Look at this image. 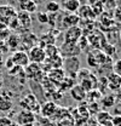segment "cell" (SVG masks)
<instances>
[{"instance_id":"cell-16","label":"cell","mask_w":121,"mask_h":126,"mask_svg":"<svg viewBox=\"0 0 121 126\" xmlns=\"http://www.w3.org/2000/svg\"><path fill=\"white\" fill-rule=\"evenodd\" d=\"M80 19H86V21H93L96 18V15L93 14L90 5H81L77 10V14Z\"/></svg>"},{"instance_id":"cell-1","label":"cell","mask_w":121,"mask_h":126,"mask_svg":"<svg viewBox=\"0 0 121 126\" xmlns=\"http://www.w3.org/2000/svg\"><path fill=\"white\" fill-rule=\"evenodd\" d=\"M63 70L65 73V77L76 78L77 72L80 70V61L77 57H69L63 60Z\"/></svg>"},{"instance_id":"cell-8","label":"cell","mask_w":121,"mask_h":126,"mask_svg":"<svg viewBox=\"0 0 121 126\" xmlns=\"http://www.w3.org/2000/svg\"><path fill=\"white\" fill-rule=\"evenodd\" d=\"M82 36V29L76 26V27H70L68 29H65L64 33V41L65 43H76L79 41V39Z\"/></svg>"},{"instance_id":"cell-2","label":"cell","mask_w":121,"mask_h":126,"mask_svg":"<svg viewBox=\"0 0 121 126\" xmlns=\"http://www.w3.org/2000/svg\"><path fill=\"white\" fill-rule=\"evenodd\" d=\"M60 55L63 58H69V57H77L81 53V48L76 43H65L63 41V44L60 47Z\"/></svg>"},{"instance_id":"cell-7","label":"cell","mask_w":121,"mask_h":126,"mask_svg":"<svg viewBox=\"0 0 121 126\" xmlns=\"http://www.w3.org/2000/svg\"><path fill=\"white\" fill-rule=\"evenodd\" d=\"M19 104H21V107L24 110H29L31 113L40 111V106L38 103V99H36V97L34 94H27L23 99H21Z\"/></svg>"},{"instance_id":"cell-42","label":"cell","mask_w":121,"mask_h":126,"mask_svg":"<svg viewBox=\"0 0 121 126\" xmlns=\"http://www.w3.org/2000/svg\"><path fill=\"white\" fill-rule=\"evenodd\" d=\"M116 1H118V5H119V4L121 2V0H116Z\"/></svg>"},{"instance_id":"cell-6","label":"cell","mask_w":121,"mask_h":126,"mask_svg":"<svg viewBox=\"0 0 121 126\" xmlns=\"http://www.w3.org/2000/svg\"><path fill=\"white\" fill-rule=\"evenodd\" d=\"M28 58L30 63H38V64H43L46 60V53L45 50L40 46H34L29 50L28 53Z\"/></svg>"},{"instance_id":"cell-20","label":"cell","mask_w":121,"mask_h":126,"mask_svg":"<svg viewBox=\"0 0 121 126\" xmlns=\"http://www.w3.org/2000/svg\"><path fill=\"white\" fill-rule=\"evenodd\" d=\"M14 107V103H12V99L5 94H0V111H9V110L12 109Z\"/></svg>"},{"instance_id":"cell-21","label":"cell","mask_w":121,"mask_h":126,"mask_svg":"<svg viewBox=\"0 0 121 126\" xmlns=\"http://www.w3.org/2000/svg\"><path fill=\"white\" fill-rule=\"evenodd\" d=\"M96 121L99 126L104 125L106 123L111 121V114L109 111H106V110H101L96 114Z\"/></svg>"},{"instance_id":"cell-13","label":"cell","mask_w":121,"mask_h":126,"mask_svg":"<svg viewBox=\"0 0 121 126\" xmlns=\"http://www.w3.org/2000/svg\"><path fill=\"white\" fill-rule=\"evenodd\" d=\"M80 18L76 14H67V15L63 16V19H62V27L64 29H68L70 27H76L79 26L80 23Z\"/></svg>"},{"instance_id":"cell-39","label":"cell","mask_w":121,"mask_h":126,"mask_svg":"<svg viewBox=\"0 0 121 126\" xmlns=\"http://www.w3.org/2000/svg\"><path fill=\"white\" fill-rule=\"evenodd\" d=\"M2 85H4V79H2L1 77H0V89L2 87Z\"/></svg>"},{"instance_id":"cell-27","label":"cell","mask_w":121,"mask_h":126,"mask_svg":"<svg viewBox=\"0 0 121 126\" xmlns=\"http://www.w3.org/2000/svg\"><path fill=\"white\" fill-rule=\"evenodd\" d=\"M102 96H103V94H102L98 89H96V90H92V91H90V92H87L86 98H89L90 102H97L98 99L102 98Z\"/></svg>"},{"instance_id":"cell-18","label":"cell","mask_w":121,"mask_h":126,"mask_svg":"<svg viewBox=\"0 0 121 126\" xmlns=\"http://www.w3.org/2000/svg\"><path fill=\"white\" fill-rule=\"evenodd\" d=\"M86 91L79 85L75 84L72 89H70V96L73 97V99H75L77 102H84L86 99Z\"/></svg>"},{"instance_id":"cell-38","label":"cell","mask_w":121,"mask_h":126,"mask_svg":"<svg viewBox=\"0 0 121 126\" xmlns=\"http://www.w3.org/2000/svg\"><path fill=\"white\" fill-rule=\"evenodd\" d=\"M89 126H99L98 124H97V121H96V124L93 123V120H91L90 123H89Z\"/></svg>"},{"instance_id":"cell-12","label":"cell","mask_w":121,"mask_h":126,"mask_svg":"<svg viewBox=\"0 0 121 126\" xmlns=\"http://www.w3.org/2000/svg\"><path fill=\"white\" fill-rule=\"evenodd\" d=\"M79 85H80V86L86 91V94H87V92H90V91H92V90H96V89H97L98 79H96V77L91 73L87 78L82 79V80L79 82Z\"/></svg>"},{"instance_id":"cell-40","label":"cell","mask_w":121,"mask_h":126,"mask_svg":"<svg viewBox=\"0 0 121 126\" xmlns=\"http://www.w3.org/2000/svg\"><path fill=\"white\" fill-rule=\"evenodd\" d=\"M102 126H114V125L111 124V121H109V123H106V124H104V125H102Z\"/></svg>"},{"instance_id":"cell-34","label":"cell","mask_w":121,"mask_h":126,"mask_svg":"<svg viewBox=\"0 0 121 126\" xmlns=\"http://www.w3.org/2000/svg\"><path fill=\"white\" fill-rule=\"evenodd\" d=\"M113 73H115V74L121 77V58L116 60L113 63Z\"/></svg>"},{"instance_id":"cell-25","label":"cell","mask_w":121,"mask_h":126,"mask_svg":"<svg viewBox=\"0 0 121 126\" xmlns=\"http://www.w3.org/2000/svg\"><path fill=\"white\" fill-rule=\"evenodd\" d=\"M6 44H7V47H10L11 50H15L19 46V36H17L15 34H10V36L6 39Z\"/></svg>"},{"instance_id":"cell-4","label":"cell","mask_w":121,"mask_h":126,"mask_svg":"<svg viewBox=\"0 0 121 126\" xmlns=\"http://www.w3.org/2000/svg\"><path fill=\"white\" fill-rule=\"evenodd\" d=\"M24 73L27 78L33 79V80H39V81H43V78L45 75V73L43 72L41 64H38V63H29L24 68Z\"/></svg>"},{"instance_id":"cell-33","label":"cell","mask_w":121,"mask_h":126,"mask_svg":"<svg viewBox=\"0 0 121 126\" xmlns=\"http://www.w3.org/2000/svg\"><path fill=\"white\" fill-rule=\"evenodd\" d=\"M87 64H89V67H91V68H96V67H98L97 61H96V58H94L92 51H90V52L87 53Z\"/></svg>"},{"instance_id":"cell-10","label":"cell","mask_w":121,"mask_h":126,"mask_svg":"<svg viewBox=\"0 0 121 126\" xmlns=\"http://www.w3.org/2000/svg\"><path fill=\"white\" fill-rule=\"evenodd\" d=\"M11 60H12V62L15 63V65L22 67V68H26L30 63L29 58H28V53L26 51H22V50L15 51L14 55L11 56Z\"/></svg>"},{"instance_id":"cell-32","label":"cell","mask_w":121,"mask_h":126,"mask_svg":"<svg viewBox=\"0 0 121 126\" xmlns=\"http://www.w3.org/2000/svg\"><path fill=\"white\" fill-rule=\"evenodd\" d=\"M36 17H38V21H39L40 23H43V24L48 23V14L45 12V11H39Z\"/></svg>"},{"instance_id":"cell-31","label":"cell","mask_w":121,"mask_h":126,"mask_svg":"<svg viewBox=\"0 0 121 126\" xmlns=\"http://www.w3.org/2000/svg\"><path fill=\"white\" fill-rule=\"evenodd\" d=\"M113 19L118 23H121V6H115L113 9Z\"/></svg>"},{"instance_id":"cell-36","label":"cell","mask_w":121,"mask_h":126,"mask_svg":"<svg viewBox=\"0 0 121 126\" xmlns=\"http://www.w3.org/2000/svg\"><path fill=\"white\" fill-rule=\"evenodd\" d=\"M11 124H12V121L9 118H6V116L0 118V126H11Z\"/></svg>"},{"instance_id":"cell-29","label":"cell","mask_w":121,"mask_h":126,"mask_svg":"<svg viewBox=\"0 0 121 126\" xmlns=\"http://www.w3.org/2000/svg\"><path fill=\"white\" fill-rule=\"evenodd\" d=\"M87 110L90 115H96L98 111H101V104L98 102H90V104H87Z\"/></svg>"},{"instance_id":"cell-22","label":"cell","mask_w":121,"mask_h":126,"mask_svg":"<svg viewBox=\"0 0 121 126\" xmlns=\"http://www.w3.org/2000/svg\"><path fill=\"white\" fill-rule=\"evenodd\" d=\"M101 101V106L104 108H113L114 107V102H115V94H106V96H102Z\"/></svg>"},{"instance_id":"cell-37","label":"cell","mask_w":121,"mask_h":126,"mask_svg":"<svg viewBox=\"0 0 121 126\" xmlns=\"http://www.w3.org/2000/svg\"><path fill=\"white\" fill-rule=\"evenodd\" d=\"M5 65H6V68H7V70H11L14 67H15V63L12 62V60H11V57L10 58H7V61L5 62Z\"/></svg>"},{"instance_id":"cell-26","label":"cell","mask_w":121,"mask_h":126,"mask_svg":"<svg viewBox=\"0 0 121 126\" xmlns=\"http://www.w3.org/2000/svg\"><path fill=\"white\" fill-rule=\"evenodd\" d=\"M46 53V58H50V57H55L57 55H60V48L56 46V45H47L44 47Z\"/></svg>"},{"instance_id":"cell-11","label":"cell","mask_w":121,"mask_h":126,"mask_svg":"<svg viewBox=\"0 0 121 126\" xmlns=\"http://www.w3.org/2000/svg\"><path fill=\"white\" fill-rule=\"evenodd\" d=\"M57 108H58V106L53 101H47L40 107V114L43 115V118L51 119L53 116V114L56 113Z\"/></svg>"},{"instance_id":"cell-19","label":"cell","mask_w":121,"mask_h":126,"mask_svg":"<svg viewBox=\"0 0 121 126\" xmlns=\"http://www.w3.org/2000/svg\"><path fill=\"white\" fill-rule=\"evenodd\" d=\"M62 6L64 7L65 11H68V14H75L77 12L81 4H80V0H63Z\"/></svg>"},{"instance_id":"cell-14","label":"cell","mask_w":121,"mask_h":126,"mask_svg":"<svg viewBox=\"0 0 121 126\" xmlns=\"http://www.w3.org/2000/svg\"><path fill=\"white\" fill-rule=\"evenodd\" d=\"M17 19H18V22H19V27L21 28H23L24 32L29 31L30 26H31V17L28 12H26V11H18L17 12Z\"/></svg>"},{"instance_id":"cell-5","label":"cell","mask_w":121,"mask_h":126,"mask_svg":"<svg viewBox=\"0 0 121 126\" xmlns=\"http://www.w3.org/2000/svg\"><path fill=\"white\" fill-rule=\"evenodd\" d=\"M17 17V11L11 5H0V23L9 26V23Z\"/></svg>"},{"instance_id":"cell-35","label":"cell","mask_w":121,"mask_h":126,"mask_svg":"<svg viewBox=\"0 0 121 126\" xmlns=\"http://www.w3.org/2000/svg\"><path fill=\"white\" fill-rule=\"evenodd\" d=\"M111 124L114 126H121V115L111 116Z\"/></svg>"},{"instance_id":"cell-9","label":"cell","mask_w":121,"mask_h":126,"mask_svg":"<svg viewBox=\"0 0 121 126\" xmlns=\"http://www.w3.org/2000/svg\"><path fill=\"white\" fill-rule=\"evenodd\" d=\"M36 120L35 114L31 113L29 110H22L17 114V123L19 126H26V125H31L34 124V121Z\"/></svg>"},{"instance_id":"cell-17","label":"cell","mask_w":121,"mask_h":126,"mask_svg":"<svg viewBox=\"0 0 121 126\" xmlns=\"http://www.w3.org/2000/svg\"><path fill=\"white\" fill-rule=\"evenodd\" d=\"M106 80H108V87L110 90H116L119 91L121 89V77L115 74V73H110L106 75Z\"/></svg>"},{"instance_id":"cell-28","label":"cell","mask_w":121,"mask_h":126,"mask_svg":"<svg viewBox=\"0 0 121 126\" xmlns=\"http://www.w3.org/2000/svg\"><path fill=\"white\" fill-rule=\"evenodd\" d=\"M102 51L106 53L108 57H113L115 53H116V50H115V46L113 45V44H109V43H106V45L103 46V48H102Z\"/></svg>"},{"instance_id":"cell-23","label":"cell","mask_w":121,"mask_h":126,"mask_svg":"<svg viewBox=\"0 0 121 126\" xmlns=\"http://www.w3.org/2000/svg\"><path fill=\"white\" fill-rule=\"evenodd\" d=\"M75 85V79L74 78H70V77H65V78L63 79V81L60 82V87H58V91H63V90H70L73 86Z\"/></svg>"},{"instance_id":"cell-24","label":"cell","mask_w":121,"mask_h":126,"mask_svg":"<svg viewBox=\"0 0 121 126\" xmlns=\"http://www.w3.org/2000/svg\"><path fill=\"white\" fill-rule=\"evenodd\" d=\"M45 9H46L45 12H47V14H57L60 11V5L55 0H50L48 2H46Z\"/></svg>"},{"instance_id":"cell-3","label":"cell","mask_w":121,"mask_h":126,"mask_svg":"<svg viewBox=\"0 0 121 126\" xmlns=\"http://www.w3.org/2000/svg\"><path fill=\"white\" fill-rule=\"evenodd\" d=\"M87 38V40H89V44H90V46L92 48H94V50H102L103 46L106 45V36L102 33V32L99 31H93L91 33L89 36H86Z\"/></svg>"},{"instance_id":"cell-30","label":"cell","mask_w":121,"mask_h":126,"mask_svg":"<svg viewBox=\"0 0 121 126\" xmlns=\"http://www.w3.org/2000/svg\"><path fill=\"white\" fill-rule=\"evenodd\" d=\"M114 111L116 115H121V92L115 94V102H114Z\"/></svg>"},{"instance_id":"cell-15","label":"cell","mask_w":121,"mask_h":126,"mask_svg":"<svg viewBox=\"0 0 121 126\" xmlns=\"http://www.w3.org/2000/svg\"><path fill=\"white\" fill-rule=\"evenodd\" d=\"M46 78L48 79L50 81H52L55 85H60V82L63 81V79L65 78V73H64V70L60 68V69H52V70H50L48 73H47V77Z\"/></svg>"},{"instance_id":"cell-41","label":"cell","mask_w":121,"mask_h":126,"mask_svg":"<svg viewBox=\"0 0 121 126\" xmlns=\"http://www.w3.org/2000/svg\"><path fill=\"white\" fill-rule=\"evenodd\" d=\"M119 35H120V39H121V29L119 31Z\"/></svg>"},{"instance_id":"cell-43","label":"cell","mask_w":121,"mask_h":126,"mask_svg":"<svg viewBox=\"0 0 121 126\" xmlns=\"http://www.w3.org/2000/svg\"><path fill=\"white\" fill-rule=\"evenodd\" d=\"M120 92H121V89H120Z\"/></svg>"}]
</instances>
